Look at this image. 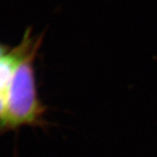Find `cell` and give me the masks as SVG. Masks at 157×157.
<instances>
[{
  "mask_svg": "<svg viewBox=\"0 0 157 157\" xmlns=\"http://www.w3.org/2000/svg\"><path fill=\"white\" fill-rule=\"evenodd\" d=\"M37 54L24 59L16 69L6 95L0 117V135L24 126H43L46 107L39 99L34 61Z\"/></svg>",
  "mask_w": 157,
  "mask_h": 157,
  "instance_id": "1",
  "label": "cell"
},
{
  "mask_svg": "<svg viewBox=\"0 0 157 157\" xmlns=\"http://www.w3.org/2000/svg\"><path fill=\"white\" fill-rule=\"evenodd\" d=\"M8 52H9V48H8V46L0 44V59H2V58L5 56L6 54H7Z\"/></svg>",
  "mask_w": 157,
  "mask_h": 157,
  "instance_id": "2",
  "label": "cell"
},
{
  "mask_svg": "<svg viewBox=\"0 0 157 157\" xmlns=\"http://www.w3.org/2000/svg\"><path fill=\"white\" fill-rule=\"evenodd\" d=\"M5 102H6V98L3 96H0V117L3 113L4 108H5Z\"/></svg>",
  "mask_w": 157,
  "mask_h": 157,
  "instance_id": "3",
  "label": "cell"
}]
</instances>
